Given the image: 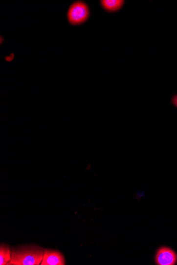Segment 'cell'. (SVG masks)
Returning a JSON list of instances; mask_svg holds the SVG:
<instances>
[{"instance_id":"obj_1","label":"cell","mask_w":177,"mask_h":265,"mask_svg":"<svg viewBox=\"0 0 177 265\" xmlns=\"http://www.w3.org/2000/svg\"><path fill=\"white\" fill-rule=\"evenodd\" d=\"M11 259L8 265H39L43 261L44 249L39 245H20L11 247Z\"/></svg>"},{"instance_id":"obj_2","label":"cell","mask_w":177,"mask_h":265,"mask_svg":"<svg viewBox=\"0 0 177 265\" xmlns=\"http://www.w3.org/2000/svg\"><path fill=\"white\" fill-rule=\"evenodd\" d=\"M90 12L87 5L82 1L74 3L67 12L68 20L72 24L77 25L85 22L89 16Z\"/></svg>"},{"instance_id":"obj_3","label":"cell","mask_w":177,"mask_h":265,"mask_svg":"<svg viewBox=\"0 0 177 265\" xmlns=\"http://www.w3.org/2000/svg\"><path fill=\"white\" fill-rule=\"evenodd\" d=\"M155 261L158 265H175L177 262V254L173 249L162 247L157 250Z\"/></svg>"},{"instance_id":"obj_4","label":"cell","mask_w":177,"mask_h":265,"mask_svg":"<svg viewBox=\"0 0 177 265\" xmlns=\"http://www.w3.org/2000/svg\"><path fill=\"white\" fill-rule=\"evenodd\" d=\"M41 265H65L66 259L60 251L52 249H44Z\"/></svg>"},{"instance_id":"obj_5","label":"cell","mask_w":177,"mask_h":265,"mask_svg":"<svg viewBox=\"0 0 177 265\" xmlns=\"http://www.w3.org/2000/svg\"><path fill=\"white\" fill-rule=\"evenodd\" d=\"M12 250L10 246L5 244L0 245V265H6L11 259Z\"/></svg>"},{"instance_id":"obj_6","label":"cell","mask_w":177,"mask_h":265,"mask_svg":"<svg viewBox=\"0 0 177 265\" xmlns=\"http://www.w3.org/2000/svg\"><path fill=\"white\" fill-rule=\"evenodd\" d=\"M124 2L122 0H103L100 3L106 10L113 12L121 9Z\"/></svg>"},{"instance_id":"obj_7","label":"cell","mask_w":177,"mask_h":265,"mask_svg":"<svg viewBox=\"0 0 177 265\" xmlns=\"http://www.w3.org/2000/svg\"><path fill=\"white\" fill-rule=\"evenodd\" d=\"M172 102V103L177 108V95L173 97Z\"/></svg>"},{"instance_id":"obj_8","label":"cell","mask_w":177,"mask_h":265,"mask_svg":"<svg viewBox=\"0 0 177 265\" xmlns=\"http://www.w3.org/2000/svg\"><path fill=\"white\" fill-rule=\"evenodd\" d=\"M14 58V55L13 54H11L10 56L7 57V58H5V60L8 61H11L12 60H13Z\"/></svg>"},{"instance_id":"obj_9","label":"cell","mask_w":177,"mask_h":265,"mask_svg":"<svg viewBox=\"0 0 177 265\" xmlns=\"http://www.w3.org/2000/svg\"><path fill=\"white\" fill-rule=\"evenodd\" d=\"M1 44L3 41L2 37H1Z\"/></svg>"}]
</instances>
